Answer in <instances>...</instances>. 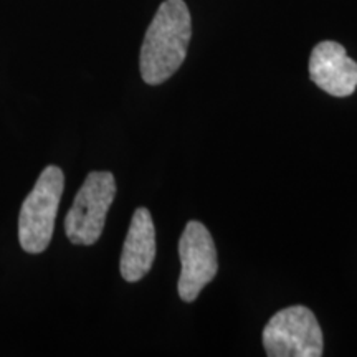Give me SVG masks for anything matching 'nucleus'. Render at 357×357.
Wrapping results in <instances>:
<instances>
[{
    "instance_id": "obj_6",
    "label": "nucleus",
    "mask_w": 357,
    "mask_h": 357,
    "mask_svg": "<svg viewBox=\"0 0 357 357\" xmlns=\"http://www.w3.org/2000/svg\"><path fill=\"white\" fill-rule=\"evenodd\" d=\"M310 78L328 95L347 98L357 88V63L341 43L324 40L311 52Z\"/></svg>"
},
{
    "instance_id": "obj_4",
    "label": "nucleus",
    "mask_w": 357,
    "mask_h": 357,
    "mask_svg": "<svg viewBox=\"0 0 357 357\" xmlns=\"http://www.w3.org/2000/svg\"><path fill=\"white\" fill-rule=\"evenodd\" d=\"M116 197V178L108 171L89 172L66 213L65 234L73 245H95L105 230Z\"/></svg>"
},
{
    "instance_id": "obj_1",
    "label": "nucleus",
    "mask_w": 357,
    "mask_h": 357,
    "mask_svg": "<svg viewBox=\"0 0 357 357\" xmlns=\"http://www.w3.org/2000/svg\"><path fill=\"white\" fill-rule=\"evenodd\" d=\"M192 37V19L184 0H164L146 30L139 70L151 86L167 82L184 63Z\"/></svg>"
},
{
    "instance_id": "obj_3",
    "label": "nucleus",
    "mask_w": 357,
    "mask_h": 357,
    "mask_svg": "<svg viewBox=\"0 0 357 357\" xmlns=\"http://www.w3.org/2000/svg\"><path fill=\"white\" fill-rule=\"evenodd\" d=\"M263 347L270 357L323 356V331L310 307L296 305L275 312L263 329Z\"/></svg>"
},
{
    "instance_id": "obj_5",
    "label": "nucleus",
    "mask_w": 357,
    "mask_h": 357,
    "mask_svg": "<svg viewBox=\"0 0 357 357\" xmlns=\"http://www.w3.org/2000/svg\"><path fill=\"white\" fill-rule=\"evenodd\" d=\"M181 276L177 291L182 301L192 303L202 289L217 276V248L207 227L202 222L190 220L178 240Z\"/></svg>"
},
{
    "instance_id": "obj_7",
    "label": "nucleus",
    "mask_w": 357,
    "mask_h": 357,
    "mask_svg": "<svg viewBox=\"0 0 357 357\" xmlns=\"http://www.w3.org/2000/svg\"><path fill=\"white\" fill-rule=\"evenodd\" d=\"M155 258V227L146 207L136 208L123 245L119 271L124 281L137 283L149 273Z\"/></svg>"
},
{
    "instance_id": "obj_2",
    "label": "nucleus",
    "mask_w": 357,
    "mask_h": 357,
    "mask_svg": "<svg viewBox=\"0 0 357 357\" xmlns=\"http://www.w3.org/2000/svg\"><path fill=\"white\" fill-rule=\"evenodd\" d=\"M63 189V171L58 166L45 167L20 208L19 242L24 252L38 255L48 248Z\"/></svg>"
}]
</instances>
